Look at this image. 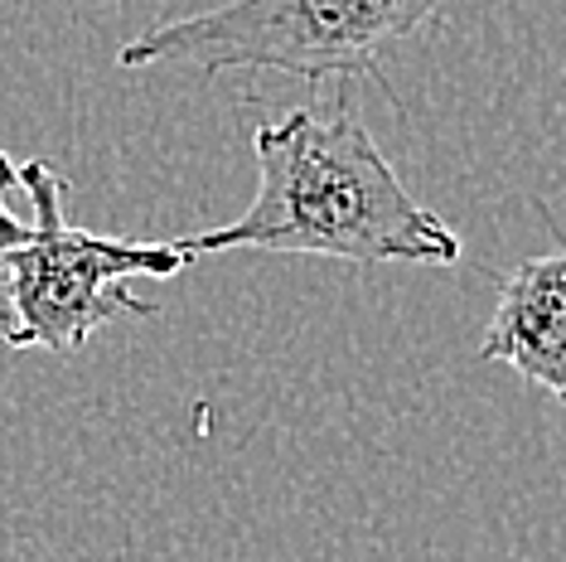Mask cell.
Returning a JSON list of instances; mask_svg holds the SVG:
<instances>
[{
  "label": "cell",
  "mask_w": 566,
  "mask_h": 562,
  "mask_svg": "<svg viewBox=\"0 0 566 562\" xmlns=\"http://www.w3.org/2000/svg\"><path fill=\"white\" fill-rule=\"evenodd\" d=\"M20 185L30 189L34 223L30 242L0 262V340L10 350H44V354H78L107 321L132 315L150 321L160 315L156 301H140L126 291V277H179L189 252L179 242H136L107 238L63 219V175L44 160H30L20 170Z\"/></svg>",
  "instance_id": "cell-3"
},
{
  "label": "cell",
  "mask_w": 566,
  "mask_h": 562,
  "mask_svg": "<svg viewBox=\"0 0 566 562\" xmlns=\"http://www.w3.org/2000/svg\"><path fill=\"white\" fill-rule=\"evenodd\" d=\"M480 360L509 364L566 407V248L527 258L504 277Z\"/></svg>",
  "instance_id": "cell-4"
},
{
  "label": "cell",
  "mask_w": 566,
  "mask_h": 562,
  "mask_svg": "<svg viewBox=\"0 0 566 562\" xmlns=\"http://www.w3.org/2000/svg\"><path fill=\"white\" fill-rule=\"evenodd\" d=\"M15 185H20V170L10 165L6 150H0V262H6L15 248L30 242V223L15 219V209H10V189H15Z\"/></svg>",
  "instance_id": "cell-5"
},
{
  "label": "cell",
  "mask_w": 566,
  "mask_h": 562,
  "mask_svg": "<svg viewBox=\"0 0 566 562\" xmlns=\"http://www.w3.org/2000/svg\"><path fill=\"white\" fill-rule=\"evenodd\" d=\"M446 6L450 0H228L136 34L117 63H189L203 79L223 69H272L311 87L368 79L397 102L382 59L427 34Z\"/></svg>",
  "instance_id": "cell-2"
},
{
  "label": "cell",
  "mask_w": 566,
  "mask_h": 562,
  "mask_svg": "<svg viewBox=\"0 0 566 562\" xmlns=\"http://www.w3.org/2000/svg\"><path fill=\"white\" fill-rule=\"evenodd\" d=\"M256 199L233 223L175 238L189 258L203 252H305L358 267L417 262L455 267L460 233L431 214L358 117L349 83L281 112L252 132Z\"/></svg>",
  "instance_id": "cell-1"
}]
</instances>
